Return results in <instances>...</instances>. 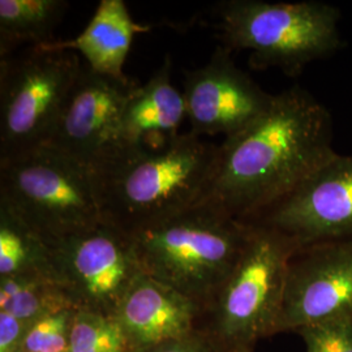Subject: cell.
I'll return each instance as SVG.
<instances>
[{
	"label": "cell",
	"mask_w": 352,
	"mask_h": 352,
	"mask_svg": "<svg viewBox=\"0 0 352 352\" xmlns=\"http://www.w3.org/2000/svg\"><path fill=\"white\" fill-rule=\"evenodd\" d=\"M352 320V239L299 248L286 278L278 333Z\"/></svg>",
	"instance_id": "30bf717a"
},
{
	"label": "cell",
	"mask_w": 352,
	"mask_h": 352,
	"mask_svg": "<svg viewBox=\"0 0 352 352\" xmlns=\"http://www.w3.org/2000/svg\"><path fill=\"white\" fill-rule=\"evenodd\" d=\"M68 352H131L126 334L113 316L87 309L76 312Z\"/></svg>",
	"instance_id": "d6986e66"
},
{
	"label": "cell",
	"mask_w": 352,
	"mask_h": 352,
	"mask_svg": "<svg viewBox=\"0 0 352 352\" xmlns=\"http://www.w3.org/2000/svg\"><path fill=\"white\" fill-rule=\"evenodd\" d=\"M146 28L138 24L123 0H101L87 28L74 39L41 45L51 50L78 52L98 75L128 80L123 67L133 38Z\"/></svg>",
	"instance_id": "9a60e30c"
},
{
	"label": "cell",
	"mask_w": 352,
	"mask_h": 352,
	"mask_svg": "<svg viewBox=\"0 0 352 352\" xmlns=\"http://www.w3.org/2000/svg\"><path fill=\"white\" fill-rule=\"evenodd\" d=\"M47 248L54 280L78 309L113 316L142 273L129 234L106 222Z\"/></svg>",
	"instance_id": "ba28073f"
},
{
	"label": "cell",
	"mask_w": 352,
	"mask_h": 352,
	"mask_svg": "<svg viewBox=\"0 0 352 352\" xmlns=\"http://www.w3.org/2000/svg\"><path fill=\"white\" fill-rule=\"evenodd\" d=\"M251 223L195 205L129 234L140 269L209 312L250 238Z\"/></svg>",
	"instance_id": "3957f363"
},
{
	"label": "cell",
	"mask_w": 352,
	"mask_h": 352,
	"mask_svg": "<svg viewBox=\"0 0 352 352\" xmlns=\"http://www.w3.org/2000/svg\"><path fill=\"white\" fill-rule=\"evenodd\" d=\"M184 101L190 131L196 136L231 138L254 123L274 101L219 47L212 59L186 72Z\"/></svg>",
	"instance_id": "7c38bea8"
},
{
	"label": "cell",
	"mask_w": 352,
	"mask_h": 352,
	"mask_svg": "<svg viewBox=\"0 0 352 352\" xmlns=\"http://www.w3.org/2000/svg\"><path fill=\"white\" fill-rule=\"evenodd\" d=\"M215 16L225 47L248 51L254 69L299 75L342 45L340 10L322 1L226 0L217 6Z\"/></svg>",
	"instance_id": "277c9868"
},
{
	"label": "cell",
	"mask_w": 352,
	"mask_h": 352,
	"mask_svg": "<svg viewBox=\"0 0 352 352\" xmlns=\"http://www.w3.org/2000/svg\"><path fill=\"white\" fill-rule=\"evenodd\" d=\"M171 60L164 59L146 84L131 93L122 132L128 151H157L170 146L187 119L184 96L171 84Z\"/></svg>",
	"instance_id": "5bb4252c"
},
{
	"label": "cell",
	"mask_w": 352,
	"mask_h": 352,
	"mask_svg": "<svg viewBox=\"0 0 352 352\" xmlns=\"http://www.w3.org/2000/svg\"><path fill=\"white\" fill-rule=\"evenodd\" d=\"M64 0H0V59L23 45L55 41L54 29L68 10Z\"/></svg>",
	"instance_id": "2e32d148"
},
{
	"label": "cell",
	"mask_w": 352,
	"mask_h": 352,
	"mask_svg": "<svg viewBox=\"0 0 352 352\" xmlns=\"http://www.w3.org/2000/svg\"><path fill=\"white\" fill-rule=\"evenodd\" d=\"M67 305L76 307L56 282L46 274L28 273L0 278V311L11 314L26 325Z\"/></svg>",
	"instance_id": "e0dca14e"
},
{
	"label": "cell",
	"mask_w": 352,
	"mask_h": 352,
	"mask_svg": "<svg viewBox=\"0 0 352 352\" xmlns=\"http://www.w3.org/2000/svg\"><path fill=\"white\" fill-rule=\"evenodd\" d=\"M21 352H26V351H21Z\"/></svg>",
	"instance_id": "d4e9b609"
},
{
	"label": "cell",
	"mask_w": 352,
	"mask_h": 352,
	"mask_svg": "<svg viewBox=\"0 0 352 352\" xmlns=\"http://www.w3.org/2000/svg\"><path fill=\"white\" fill-rule=\"evenodd\" d=\"M135 88L129 78L116 80L84 67L45 145L100 174L129 151L122 122Z\"/></svg>",
	"instance_id": "9c48e42d"
},
{
	"label": "cell",
	"mask_w": 352,
	"mask_h": 352,
	"mask_svg": "<svg viewBox=\"0 0 352 352\" xmlns=\"http://www.w3.org/2000/svg\"><path fill=\"white\" fill-rule=\"evenodd\" d=\"M307 352H352V320H337L298 331Z\"/></svg>",
	"instance_id": "44dd1931"
},
{
	"label": "cell",
	"mask_w": 352,
	"mask_h": 352,
	"mask_svg": "<svg viewBox=\"0 0 352 352\" xmlns=\"http://www.w3.org/2000/svg\"><path fill=\"white\" fill-rule=\"evenodd\" d=\"M202 312L208 314L200 302L140 273L113 317L126 334L131 352H139L199 331L196 321Z\"/></svg>",
	"instance_id": "4fadbf2b"
},
{
	"label": "cell",
	"mask_w": 352,
	"mask_h": 352,
	"mask_svg": "<svg viewBox=\"0 0 352 352\" xmlns=\"http://www.w3.org/2000/svg\"><path fill=\"white\" fill-rule=\"evenodd\" d=\"M82 69L74 51L45 46L0 59V160L47 142Z\"/></svg>",
	"instance_id": "52a82bcc"
},
{
	"label": "cell",
	"mask_w": 352,
	"mask_h": 352,
	"mask_svg": "<svg viewBox=\"0 0 352 352\" xmlns=\"http://www.w3.org/2000/svg\"><path fill=\"white\" fill-rule=\"evenodd\" d=\"M28 273L52 278L47 244L8 212L0 209V278Z\"/></svg>",
	"instance_id": "ac0fdd59"
},
{
	"label": "cell",
	"mask_w": 352,
	"mask_h": 352,
	"mask_svg": "<svg viewBox=\"0 0 352 352\" xmlns=\"http://www.w3.org/2000/svg\"><path fill=\"white\" fill-rule=\"evenodd\" d=\"M221 347L222 346L206 329L205 331L199 330L187 338L168 342L158 347L139 352H219Z\"/></svg>",
	"instance_id": "7402d4cb"
},
{
	"label": "cell",
	"mask_w": 352,
	"mask_h": 352,
	"mask_svg": "<svg viewBox=\"0 0 352 352\" xmlns=\"http://www.w3.org/2000/svg\"><path fill=\"white\" fill-rule=\"evenodd\" d=\"M219 145L192 132L162 151H129L96 175L103 222L132 234L197 205Z\"/></svg>",
	"instance_id": "7a4b0ae2"
},
{
	"label": "cell",
	"mask_w": 352,
	"mask_h": 352,
	"mask_svg": "<svg viewBox=\"0 0 352 352\" xmlns=\"http://www.w3.org/2000/svg\"><path fill=\"white\" fill-rule=\"evenodd\" d=\"M336 153L330 111L305 89H287L254 123L219 144L197 205L250 223Z\"/></svg>",
	"instance_id": "6da1fadb"
},
{
	"label": "cell",
	"mask_w": 352,
	"mask_h": 352,
	"mask_svg": "<svg viewBox=\"0 0 352 352\" xmlns=\"http://www.w3.org/2000/svg\"><path fill=\"white\" fill-rule=\"evenodd\" d=\"M29 325L0 311V352H21Z\"/></svg>",
	"instance_id": "603a6c76"
},
{
	"label": "cell",
	"mask_w": 352,
	"mask_h": 352,
	"mask_svg": "<svg viewBox=\"0 0 352 352\" xmlns=\"http://www.w3.org/2000/svg\"><path fill=\"white\" fill-rule=\"evenodd\" d=\"M250 223L272 227L299 248L352 239V155L336 153L289 196Z\"/></svg>",
	"instance_id": "8fae6325"
},
{
	"label": "cell",
	"mask_w": 352,
	"mask_h": 352,
	"mask_svg": "<svg viewBox=\"0 0 352 352\" xmlns=\"http://www.w3.org/2000/svg\"><path fill=\"white\" fill-rule=\"evenodd\" d=\"M298 250L277 230L251 223L239 261L208 312V330L221 346H254L278 333L289 261Z\"/></svg>",
	"instance_id": "8992f818"
},
{
	"label": "cell",
	"mask_w": 352,
	"mask_h": 352,
	"mask_svg": "<svg viewBox=\"0 0 352 352\" xmlns=\"http://www.w3.org/2000/svg\"><path fill=\"white\" fill-rule=\"evenodd\" d=\"M0 209L46 244L103 222L94 173L47 145L0 160Z\"/></svg>",
	"instance_id": "5b68a950"
},
{
	"label": "cell",
	"mask_w": 352,
	"mask_h": 352,
	"mask_svg": "<svg viewBox=\"0 0 352 352\" xmlns=\"http://www.w3.org/2000/svg\"><path fill=\"white\" fill-rule=\"evenodd\" d=\"M253 346H234V347H221L219 352H252Z\"/></svg>",
	"instance_id": "cb8c5ba5"
},
{
	"label": "cell",
	"mask_w": 352,
	"mask_h": 352,
	"mask_svg": "<svg viewBox=\"0 0 352 352\" xmlns=\"http://www.w3.org/2000/svg\"><path fill=\"white\" fill-rule=\"evenodd\" d=\"M77 311L74 305H67L41 316L28 327L21 351L68 352L69 333Z\"/></svg>",
	"instance_id": "ffe728a7"
}]
</instances>
